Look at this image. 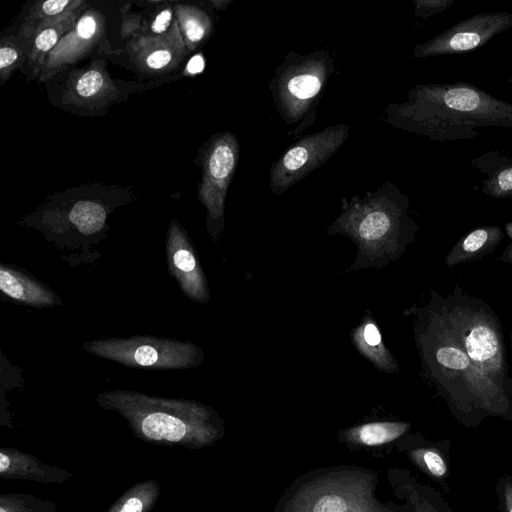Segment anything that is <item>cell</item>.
I'll use <instances>...</instances> for the list:
<instances>
[{"label": "cell", "mask_w": 512, "mask_h": 512, "mask_svg": "<svg viewBox=\"0 0 512 512\" xmlns=\"http://www.w3.org/2000/svg\"><path fill=\"white\" fill-rule=\"evenodd\" d=\"M418 224L409 215V199L387 182L365 197L354 196L328 233L349 236L357 244L353 270L381 267L399 258L414 240Z\"/></svg>", "instance_id": "3957f363"}, {"label": "cell", "mask_w": 512, "mask_h": 512, "mask_svg": "<svg viewBox=\"0 0 512 512\" xmlns=\"http://www.w3.org/2000/svg\"><path fill=\"white\" fill-rule=\"evenodd\" d=\"M61 29L53 27L45 28L35 38V46L40 52L49 51L58 41Z\"/></svg>", "instance_id": "484cf974"}, {"label": "cell", "mask_w": 512, "mask_h": 512, "mask_svg": "<svg viewBox=\"0 0 512 512\" xmlns=\"http://www.w3.org/2000/svg\"><path fill=\"white\" fill-rule=\"evenodd\" d=\"M238 156L239 144L231 133H223L215 138L205 155L200 198L207 208L209 220L216 227V237L222 229L225 195Z\"/></svg>", "instance_id": "8fae6325"}, {"label": "cell", "mask_w": 512, "mask_h": 512, "mask_svg": "<svg viewBox=\"0 0 512 512\" xmlns=\"http://www.w3.org/2000/svg\"><path fill=\"white\" fill-rule=\"evenodd\" d=\"M18 495H2L0 512H32L31 497H17Z\"/></svg>", "instance_id": "d4e9b609"}, {"label": "cell", "mask_w": 512, "mask_h": 512, "mask_svg": "<svg viewBox=\"0 0 512 512\" xmlns=\"http://www.w3.org/2000/svg\"><path fill=\"white\" fill-rule=\"evenodd\" d=\"M167 264L182 292L192 301H209V289L193 245L177 222H172L166 243Z\"/></svg>", "instance_id": "7c38bea8"}, {"label": "cell", "mask_w": 512, "mask_h": 512, "mask_svg": "<svg viewBox=\"0 0 512 512\" xmlns=\"http://www.w3.org/2000/svg\"><path fill=\"white\" fill-rule=\"evenodd\" d=\"M504 389L506 391V393L508 394V396L512 399V378H507L505 384H504Z\"/></svg>", "instance_id": "d590c367"}, {"label": "cell", "mask_w": 512, "mask_h": 512, "mask_svg": "<svg viewBox=\"0 0 512 512\" xmlns=\"http://www.w3.org/2000/svg\"><path fill=\"white\" fill-rule=\"evenodd\" d=\"M409 457L422 471L435 479H443L447 475L446 461L435 448L412 450Z\"/></svg>", "instance_id": "44dd1931"}, {"label": "cell", "mask_w": 512, "mask_h": 512, "mask_svg": "<svg viewBox=\"0 0 512 512\" xmlns=\"http://www.w3.org/2000/svg\"><path fill=\"white\" fill-rule=\"evenodd\" d=\"M374 483L364 472L323 475L303 484L284 512H392L374 498Z\"/></svg>", "instance_id": "8992f818"}, {"label": "cell", "mask_w": 512, "mask_h": 512, "mask_svg": "<svg viewBox=\"0 0 512 512\" xmlns=\"http://www.w3.org/2000/svg\"><path fill=\"white\" fill-rule=\"evenodd\" d=\"M0 289L8 297L33 307H51L61 303L45 284L3 264L0 266Z\"/></svg>", "instance_id": "4fadbf2b"}, {"label": "cell", "mask_w": 512, "mask_h": 512, "mask_svg": "<svg viewBox=\"0 0 512 512\" xmlns=\"http://www.w3.org/2000/svg\"><path fill=\"white\" fill-rule=\"evenodd\" d=\"M204 68V60L201 55L194 56L187 65V70L191 74L200 73Z\"/></svg>", "instance_id": "836d02e7"}, {"label": "cell", "mask_w": 512, "mask_h": 512, "mask_svg": "<svg viewBox=\"0 0 512 512\" xmlns=\"http://www.w3.org/2000/svg\"><path fill=\"white\" fill-rule=\"evenodd\" d=\"M470 162L485 175L480 182L484 195L497 199H512V157L492 150L473 158Z\"/></svg>", "instance_id": "2e32d148"}, {"label": "cell", "mask_w": 512, "mask_h": 512, "mask_svg": "<svg viewBox=\"0 0 512 512\" xmlns=\"http://www.w3.org/2000/svg\"><path fill=\"white\" fill-rule=\"evenodd\" d=\"M410 428L407 422L378 421L362 424L344 431L345 439L358 446L374 447L392 442Z\"/></svg>", "instance_id": "ac0fdd59"}, {"label": "cell", "mask_w": 512, "mask_h": 512, "mask_svg": "<svg viewBox=\"0 0 512 512\" xmlns=\"http://www.w3.org/2000/svg\"><path fill=\"white\" fill-rule=\"evenodd\" d=\"M96 20L91 15H86L77 24V34L83 40L91 39L96 32Z\"/></svg>", "instance_id": "f1b7e54d"}, {"label": "cell", "mask_w": 512, "mask_h": 512, "mask_svg": "<svg viewBox=\"0 0 512 512\" xmlns=\"http://www.w3.org/2000/svg\"><path fill=\"white\" fill-rule=\"evenodd\" d=\"M512 27V13L484 12L472 15L414 47L417 58L460 54L485 46Z\"/></svg>", "instance_id": "30bf717a"}, {"label": "cell", "mask_w": 512, "mask_h": 512, "mask_svg": "<svg viewBox=\"0 0 512 512\" xmlns=\"http://www.w3.org/2000/svg\"><path fill=\"white\" fill-rule=\"evenodd\" d=\"M103 85V75L97 70H89L78 79L76 91L82 97H91L96 95Z\"/></svg>", "instance_id": "603a6c76"}, {"label": "cell", "mask_w": 512, "mask_h": 512, "mask_svg": "<svg viewBox=\"0 0 512 512\" xmlns=\"http://www.w3.org/2000/svg\"><path fill=\"white\" fill-rule=\"evenodd\" d=\"M498 259L503 263L512 264V240L506 246L502 254L498 257Z\"/></svg>", "instance_id": "e575fe53"}, {"label": "cell", "mask_w": 512, "mask_h": 512, "mask_svg": "<svg viewBox=\"0 0 512 512\" xmlns=\"http://www.w3.org/2000/svg\"><path fill=\"white\" fill-rule=\"evenodd\" d=\"M18 58L17 51L10 46H4L0 49V69L4 72L15 63Z\"/></svg>", "instance_id": "d6a6232c"}, {"label": "cell", "mask_w": 512, "mask_h": 512, "mask_svg": "<svg viewBox=\"0 0 512 512\" xmlns=\"http://www.w3.org/2000/svg\"><path fill=\"white\" fill-rule=\"evenodd\" d=\"M415 14L420 18H428L439 14L453 4V0H414Z\"/></svg>", "instance_id": "cb8c5ba5"}, {"label": "cell", "mask_w": 512, "mask_h": 512, "mask_svg": "<svg viewBox=\"0 0 512 512\" xmlns=\"http://www.w3.org/2000/svg\"><path fill=\"white\" fill-rule=\"evenodd\" d=\"M510 344H511V351H512V331L510 332Z\"/></svg>", "instance_id": "8d00e7d4"}, {"label": "cell", "mask_w": 512, "mask_h": 512, "mask_svg": "<svg viewBox=\"0 0 512 512\" xmlns=\"http://www.w3.org/2000/svg\"><path fill=\"white\" fill-rule=\"evenodd\" d=\"M183 29L189 42L199 43L206 36L210 22L201 12L190 13L183 19Z\"/></svg>", "instance_id": "7402d4cb"}, {"label": "cell", "mask_w": 512, "mask_h": 512, "mask_svg": "<svg viewBox=\"0 0 512 512\" xmlns=\"http://www.w3.org/2000/svg\"><path fill=\"white\" fill-rule=\"evenodd\" d=\"M98 404L118 412L143 441L201 447L219 434L216 415L207 406L185 399H171L128 391L100 393Z\"/></svg>", "instance_id": "277c9868"}, {"label": "cell", "mask_w": 512, "mask_h": 512, "mask_svg": "<svg viewBox=\"0 0 512 512\" xmlns=\"http://www.w3.org/2000/svg\"><path fill=\"white\" fill-rule=\"evenodd\" d=\"M415 340L426 380L459 420L473 423L493 415L512 419V399L483 376L459 342L432 290L416 310Z\"/></svg>", "instance_id": "6da1fadb"}, {"label": "cell", "mask_w": 512, "mask_h": 512, "mask_svg": "<svg viewBox=\"0 0 512 512\" xmlns=\"http://www.w3.org/2000/svg\"><path fill=\"white\" fill-rule=\"evenodd\" d=\"M407 498L415 512H440L426 498L419 495L411 486H405Z\"/></svg>", "instance_id": "83f0119b"}, {"label": "cell", "mask_w": 512, "mask_h": 512, "mask_svg": "<svg viewBox=\"0 0 512 512\" xmlns=\"http://www.w3.org/2000/svg\"><path fill=\"white\" fill-rule=\"evenodd\" d=\"M353 342L359 352L369 359L379 370L387 373L398 371L394 357L382 341L377 324L367 317L352 334Z\"/></svg>", "instance_id": "e0dca14e"}, {"label": "cell", "mask_w": 512, "mask_h": 512, "mask_svg": "<svg viewBox=\"0 0 512 512\" xmlns=\"http://www.w3.org/2000/svg\"><path fill=\"white\" fill-rule=\"evenodd\" d=\"M0 475L4 479L37 482H64L71 477L67 471L40 463L36 458L11 448L0 452Z\"/></svg>", "instance_id": "5bb4252c"}, {"label": "cell", "mask_w": 512, "mask_h": 512, "mask_svg": "<svg viewBox=\"0 0 512 512\" xmlns=\"http://www.w3.org/2000/svg\"><path fill=\"white\" fill-rule=\"evenodd\" d=\"M503 238L504 233L497 225L476 227L455 243L445 256L444 263L452 268L459 264L476 261L492 253Z\"/></svg>", "instance_id": "9a60e30c"}, {"label": "cell", "mask_w": 512, "mask_h": 512, "mask_svg": "<svg viewBox=\"0 0 512 512\" xmlns=\"http://www.w3.org/2000/svg\"><path fill=\"white\" fill-rule=\"evenodd\" d=\"M499 490L504 511L512 512V479H502L499 485Z\"/></svg>", "instance_id": "1f68e13d"}, {"label": "cell", "mask_w": 512, "mask_h": 512, "mask_svg": "<svg viewBox=\"0 0 512 512\" xmlns=\"http://www.w3.org/2000/svg\"><path fill=\"white\" fill-rule=\"evenodd\" d=\"M73 2L68 0H51L42 3L41 11L46 16H55L62 13L69 5H72Z\"/></svg>", "instance_id": "f546056e"}, {"label": "cell", "mask_w": 512, "mask_h": 512, "mask_svg": "<svg viewBox=\"0 0 512 512\" xmlns=\"http://www.w3.org/2000/svg\"><path fill=\"white\" fill-rule=\"evenodd\" d=\"M81 349L132 368L187 369L199 365L204 356L192 342L152 336L98 339Z\"/></svg>", "instance_id": "ba28073f"}, {"label": "cell", "mask_w": 512, "mask_h": 512, "mask_svg": "<svg viewBox=\"0 0 512 512\" xmlns=\"http://www.w3.org/2000/svg\"><path fill=\"white\" fill-rule=\"evenodd\" d=\"M442 310L476 369L504 388L508 378L506 345L501 322L482 299L455 285L448 296L439 294Z\"/></svg>", "instance_id": "5b68a950"}, {"label": "cell", "mask_w": 512, "mask_h": 512, "mask_svg": "<svg viewBox=\"0 0 512 512\" xmlns=\"http://www.w3.org/2000/svg\"><path fill=\"white\" fill-rule=\"evenodd\" d=\"M171 59L172 54L168 49L158 48L147 55L145 63L150 69L159 70L167 66Z\"/></svg>", "instance_id": "4316f807"}, {"label": "cell", "mask_w": 512, "mask_h": 512, "mask_svg": "<svg viewBox=\"0 0 512 512\" xmlns=\"http://www.w3.org/2000/svg\"><path fill=\"white\" fill-rule=\"evenodd\" d=\"M332 69V59L323 51L286 56L270 85L278 111L286 122L308 119Z\"/></svg>", "instance_id": "52a82bcc"}, {"label": "cell", "mask_w": 512, "mask_h": 512, "mask_svg": "<svg viewBox=\"0 0 512 512\" xmlns=\"http://www.w3.org/2000/svg\"><path fill=\"white\" fill-rule=\"evenodd\" d=\"M70 218L82 233L92 234L102 228L105 212L98 204L79 202L72 209Z\"/></svg>", "instance_id": "ffe728a7"}, {"label": "cell", "mask_w": 512, "mask_h": 512, "mask_svg": "<svg viewBox=\"0 0 512 512\" xmlns=\"http://www.w3.org/2000/svg\"><path fill=\"white\" fill-rule=\"evenodd\" d=\"M159 487L153 481L138 484L122 496L109 512H146L158 498Z\"/></svg>", "instance_id": "d6986e66"}, {"label": "cell", "mask_w": 512, "mask_h": 512, "mask_svg": "<svg viewBox=\"0 0 512 512\" xmlns=\"http://www.w3.org/2000/svg\"><path fill=\"white\" fill-rule=\"evenodd\" d=\"M172 19V11L166 8L157 14L154 21L151 23V30L155 33H163L167 30Z\"/></svg>", "instance_id": "4dcf8cb0"}, {"label": "cell", "mask_w": 512, "mask_h": 512, "mask_svg": "<svg viewBox=\"0 0 512 512\" xmlns=\"http://www.w3.org/2000/svg\"><path fill=\"white\" fill-rule=\"evenodd\" d=\"M350 127L330 126L291 146L271 167L270 187L279 195L325 163L347 139Z\"/></svg>", "instance_id": "9c48e42d"}, {"label": "cell", "mask_w": 512, "mask_h": 512, "mask_svg": "<svg viewBox=\"0 0 512 512\" xmlns=\"http://www.w3.org/2000/svg\"><path fill=\"white\" fill-rule=\"evenodd\" d=\"M385 114L393 126L439 142L475 138L483 128H512V103L466 82L416 85Z\"/></svg>", "instance_id": "7a4b0ae2"}]
</instances>
